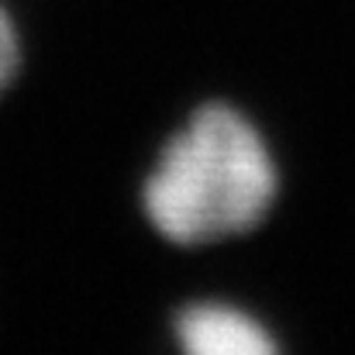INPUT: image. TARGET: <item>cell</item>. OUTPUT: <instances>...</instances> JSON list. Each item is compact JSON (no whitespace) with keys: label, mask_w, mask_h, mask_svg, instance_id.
<instances>
[{"label":"cell","mask_w":355,"mask_h":355,"mask_svg":"<svg viewBox=\"0 0 355 355\" xmlns=\"http://www.w3.org/2000/svg\"><path fill=\"white\" fill-rule=\"evenodd\" d=\"M279 193L276 159L262 131L232 104H204L159 148L141 214L169 245L197 248L248 235Z\"/></svg>","instance_id":"1"},{"label":"cell","mask_w":355,"mask_h":355,"mask_svg":"<svg viewBox=\"0 0 355 355\" xmlns=\"http://www.w3.org/2000/svg\"><path fill=\"white\" fill-rule=\"evenodd\" d=\"M176 345L190 355H269L276 352L272 335L245 307L225 300L187 304L173 321Z\"/></svg>","instance_id":"2"},{"label":"cell","mask_w":355,"mask_h":355,"mask_svg":"<svg viewBox=\"0 0 355 355\" xmlns=\"http://www.w3.org/2000/svg\"><path fill=\"white\" fill-rule=\"evenodd\" d=\"M17 73H21V35L10 10L0 3V97L10 90Z\"/></svg>","instance_id":"3"}]
</instances>
